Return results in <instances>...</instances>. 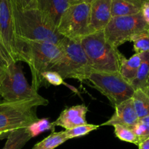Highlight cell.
I'll use <instances>...</instances> for the list:
<instances>
[{"mask_svg":"<svg viewBox=\"0 0 149 149\" xmlns=\"http://www.w3.org/2000/svg\"><path fill=\"white\" fill-rule=\"evenodd\" d=\"M0 97L7 103H18L42 96L28 83L20 64L13 63L5 70L0 83Z\"/></svg>","mask_w":149,"mask_h":149,"instance_id":"obj_7","label":"cell"},{"mask_svg":"<svg viewBox=\"0 0 149 149\" xmlns=\"http://www.w3.org/2000/svg\"><path fill=\"white\" fill-rule=\"evenodd\" d=\"M136 136L138 137L139 143L149 138V115L138 119L136 125L132 127Z\"/></svg>","mask_w":149,"mask_h":149,"instance_id":"obj_25","label":"cell"},{"mask_svg":"<svg viewBox=\"0 0 149 149\" xmlns=\"http://www.w3.org/2000/svg\"><path fill=\"white\" fill-rule=\"evenodd\" d=\"M142 6L132 0H111V16L132 15L141 13Z\"/></svg>","mask_w":149,"mask_h":149,"instance_id":"obj_16","label":"cell"},{"mask_svg":"<svg viewBox=\"0 0 149 149\" xmlns=\"http://www.w3.org/2000/svg\"><path fill=\"white\" fill-rule=\"evenodd\" d=\"M141 13L143 17V20H145L148 27H149V0L143 4Z\"/></svg>","mask_w":149,"mask_h":149,"instance_id":"obj_29","label":"cell"},{"mask_svg":"<svg viewBox=\"0 0 149 149\" xmlns=\"http://www.w3.org/2000/svg\"><path fill=\"white\" fill-rule=\"evenodd\" d=\"M139 149H149V138L138 144Z\"/></svg>","mask_w":149,"mask_h":149,"instance_id":"obj_30","label":"cell"},{"mask_svg":"<svg viewBox=\"0 0 149 149\" xmlns=\"http://www.w3.org/2000/svg\"><path fill=\"white\" fill-rule=\"evenodd\" d=\"M87 109L84 104L77 105L64 109L58 119L53 122L55 127H61L65 130L87 124L86 119Z\"/></svg>","mask_w":149,"mask_h":149,"instance_id":"obj_13","label":"cell"},{"mask_svg":"<svg viewBox=\"0 0 149 149\" xmlns=\"http://www.w3.org/2000/svg\"><path fill=\"white\" fill-rule=\"evenodd\" d=\"M132 1H135V2L137 3V4H140V5L142 6L143 4V3H145L146 1H148V0H132Z\"/></svg>","mask_w":149,"mask_h":149,"instance_id":"obj_35","label":"cell"},{"mask_svg":"<svg viewBox=\"0 0 149 149\" xmlns=\"http://www.w3.org/2000/svg\"><path fill=\"white\" fill-rule=\"evenodd\" d=\"M143 91L145 92V93H146V94L149 96V79H148V81H147L145 87H144V88L143 89Z\"/></svg>","mask_w":149,"mask_h":149,"instance_id":"obj_33","label":"cell"},{"mask_svg":"<svg viewBox=\"0 0 149 149\" xmlns=\"http://www.w3.org/2000/svg\"><path fill=\"white\" fill-rule=\"evenodd\" d=\"M0 39L15 62H27V42L17 31L13 0H0Z\"/></svg>","mask_w":149,"mask_h":149,"instance_id":"obj_5","label":"cell"},{"mask_svg":"<svg viewBox=\"0 0 149 149\" xmlns=\"http://www.w3.org/2000/svg\"><path fill=\"white\" fill-rule=\"evenodd\" d=\"M114 109V113L111 117L102 124L101 126L120 125L132 129L137 124L139 118L135 112L132 97L116 106Z\"/></svg>","mask_w":149,"mask_h":149,"instance_id":"obj_12","label":"cell"},{"mask_svg":"<svg viewBox=\"0 0 149 149\" xmlns=\"http://www.w3.org/2000/svg\"><path fill=\"white\" fill-rule=\"evenodd\" d=\"M13 103H7V102L4 101V100H3L2 99H1V100H0V110L7 107V106H10V105L13 104Z\"/></svg>","mask_w":149,"mask_h":149,"instance_id":"obj_31","label":"cell"},{"mask_svg":"<svg viewBox=\"0 0 149 149\" xmlns=\"http://www.w3.org/2000/svg\"><path fill=\"white\" fill-rule=\"evenodd\" d=\"M13 63H15L3 45L0 39V67L4 70L7 69V67Z\"/></svg>","mask_w":149,"mask_h":149,"instance_id":"obj_27","label":"cell"},{"mask_svg":"<svg viewBox=\"0 0 149 149\" xmlns=\"http://www.w3.org/2000/svg\"><path fill=\"white\" fill-rule=\"evenodd\" d=\"M63 52L49 71L59 74L63 79H75L83 82L87 81L93 71L79 40L65 38L62 43Z\"/></svg>","mask_w":149,"mask_h":149,"instance_id":"obj_3","label":"cell"},{"mask_svg":"<svg viewBox=\"0 0 149 149\" xmlns=\"http://www.w3.org/2000/svg\"><path fill=\"white\" fill-rule=\"evenodd\" d=\"M48 103L49 101L42 96L39 98L15 103L0 110V134L29 127L39 120L36 115L37 107L47 106Z\"/></svg>","mask_w":149,"mask_h":149,"instance_id":"obj_6","label":"cell"},{"mask_svg":"<svg viewBox=\"0 0 149 149\" xmlns=\"http://www.w3.org/2000/svg\"><path fill=\"white\" fill-rule=\"evenodd\" d=\"M14 7L17 31L22 39L46 42L61 45L64 37L57 27L36 8L19 10Z\"/></svg>","mask_w":149,"mask_h":149,"instance_id":"obj_1","label":"cell"},{"mask_svg":"<svg viewBox=\"0 0 149 149\" xmlns=\"http://www.w3.org/2000/svg\"><path fill=\"white\" fill-rule=\"evenodd\" d=\"M15 8L19 10H25L36 8V0H13Z\"/></svg>","mask_w":149,"mask_h":149,"instance_id":"obj_28","label":"cell"},{"mask_svg":"<svg viewBox=\"0 0 149 149\" xmlns=\"http://www.w3.org/2000/svg\"><path fill=\"white\" fill-rule=\"evenodd\" d=\"M10 132L9 133H2V134H0V140H3L4 138H7L8 137V135H10Z\"/></svg>","mask_w":149,"mask_h":149,"instance_id":"obj_36","label":"cell"},{"mask_svg":"<svg viewBox=\"0 0 149 149\" xmlns=\"http://www.w3.org/2000/svg\"><path fill=\"white\" fill-rule=\"evenodd\" d=\"M147 27L141 13H139L132 15L112 17L103 33L107 42L118 48L125 42H130L132 36Z\"/></svg>","mask_w":149,"mask_h":149,"instance_id":"obj_10","label":"cell"},{"mask_svg":"<svg viewBox=\"0 0 149 149\" xmlns=\"http://www.w3.org/2000/svg\"><path fill=\"white\" fill-rule=\"evenodd\" d=\"M26 41L27 42L26 63L29 64L31 73V87L38 91L45 84L42 79V74L49 71L53 64L59 59L63 52V46L62 44L58 45L50 42Z\"/></svg>","mask_w":149,"mask_h":149,"instance_id":"obj_4","label":"cell"},{"mask_svg":"<svg viewBox=\"0 0 149 149\" xmlns=\"http://www.w3.org/2000/svg\"><path fill=\"white\" fill-rule=\"evenodd\" d=\"M71 4V0H36V8L57 27L62 15Z\"/></svg>","mask_w":149,"mask_h":149,"instance_id":"obj_14","label":"cell"},{"mask_svg":"<svg viewBox=\"0 0 149 149\" xmlns=\"http://www.w3.org/2000/svg\"><path fill=\"white\" fill-rule=\"evenodd\" d=\"M72 4H79V3H83V2H87L90 3L93 0H71Z\"/></svg>","mask_w":149,"mask_h":149,"instance_id":"obj_32","label":"cell"},{"mask_svg":"<svg viewBox=\"0 0 149 149\" xmlns=\"http://www.w3.org/2000/svg\"><path fill=\"white\" fill-rule=\"evenodd\" d=\"M132 103L138 118L149 115V96L141 89L135 90L132 97Z\"/></svg>","mask_w":149,"mask_h":149,"instance_id":"obj_20","label":"cell"},{"mask_svg":"<svg viewBox=\"0 0 149 149\" xmlns=\"http://www.w3.org/2000/svg\"><path fill=\"white\" fill-rule=\"evenodd\" d=\"M111 0H93L90 7L92 32L103 31L111 19Z\"/></svg>","mask_w":149,"mask_h":149,"instance_id":"obj_11","label":"cell"},{"mask_svg":"<svg viewBox=\"0 0 149 149\" xmlns=\"http://www.w3.org/2000/svg\"><path fill=\"white\" fill-rule=\"evenodd\" d=\"M99 127H100L99 125H93V124H86V125L75 127L72 129L67 130H65V132L68 140H70L88 135L90 132L98 129Z\"/></svg>","mask_w":149,"mask_h":149,"instance_id":"obj_24","label":"cell"},{"mask_svg":"<svg viewBox=\"0 0 149 149\" xmlns=\"http://www.w3.org/2000/svg\"><path fill=\"white\" fill-rule=\"evenodd\" d=\"M90 3L70 5L61 16L57 26L58 33L70 40H81L92 33L90 23Z\"/></svg>","mask_w":149,"mask_h":149,"instance_id":"obj_9","label":"cell"},{"mask_svg":"<svg viewBox=\"0 0 149 149\" xmlns=\"http://www.w3.org/2000/svg\"><path fill=\"white\" fill-rule=\"evenodd\" d=\"M1 97H0V100H1Z\"/></svg>","mask_w":149,"mask_h":149,"instance_id":"obj_37","label":"cell"},{"mask_svg":"<svg viewBox=\"0 0 149 149\" xmlns=\"http://www.w3.org/2000/svg\"><path fill=\"white\" fill-rule=\"evenodd\" d=\"M93 71L119 72L124 55L105 38L103 31L93 32L80 40Z\"/></svg>","mask_w":149,"mask_h":149,"instance_id":"obj_2","label":"cell"},{"mask_svg":"<svg viewBox=\"0 0 149 149\" xmlns=\"http://www.w3.org/2000/svg\"><path fill=\"white\" fill-rule=\"evenodd\" d=\"M113 127H114L115 135L119 140L125 142L135 144L137 146L139 144L138 137L136 136L132 129L120 125H115Z\"/></svg>","mask_w":149,"mask_h":149,"instance_id":"obj_22","label":"cell"},{"mask_svg":"<svg viewBox=\"0 0 149 149\" xmlns=\"http://www.w3.org/2000/svg\"><path fill=\"white\" fill-rule=\"evenodd\" d=\"M149 79V51L141 52V63L135 79L131 83L134 90L145 87Z\"/></svg>","mask_w":149,"mask_h":149,"instance_id":"obj_18","label":"cell"},{"mask_svg":"<svg viewBox=\"0 0 149 149\" xmlns=\"http://www.w3.org/2000/svg\"><path fill=\"white\" fill-rule=\"evenodd\" d=\"M42 79L45 83L54 86H59L64 84L63 79L59 74L53 71H47L42 74Z\"/></svg>","mask_w":149,"mask_h":149,"instance_id":"obj_26","label":"cell"},{"mask_svg":"<svg viewBox=\"0 0 149 149\" xmlns=\"http://www.w3.org/2000/svg\"><path fill=\"white\" fill-rule=\"evenodd\" d=\"M68 140L65 131L55 132L52 131L50 135L35 144L32 149H55Z\"/></svg>","mask_w":149,"mask_h":149,"instance_id":"obj_19","label":"cell"},{"mask_svg":"<svg viewBox=\"0 0 149 149\" xmlns=\"http://www.w3.org/2000/svg\"><path fill=\"white\" fill-rule=\"evenodd\" d=\"M55 127L54 126L52 122H51L48 119L45 118V119H39V120L32 124L27 128L32 138H33V137L39 135V134H42L45 131H55Z\"/></svg>","mask_w":149,"mask_h":149,"instance_id":"obj_23","label":"cell"},{"mask_svg":"<svg viewBox=\"0 0 149 149\" xmlns=\"http://www.w3.org/2000/svg\"><path fill=\"white\" fill-rule=\"evenodd\" d=\"M31 138L27 127L17 129L10 132L1 149H21Z\"/></svg>","mask_w":149,"mask_h":149,"instance_id":"obj_17","label":"cell"},{"mask_svg":"<svg viewBox=\"0 0 149 149\" xmlns=\"http://www.w3.org/2000/svg\"><path fill=\"white\" fill-rule=\"evenodd\" d=\"M87 81L93 87L106 96L113 108L132 97L135 90L119 72L93 71Z\"/></svg>","mask_w":149,"mask_h":149,"instance_id":"obj_8","label":"cell"},{"mask_svg":"<svg viewBox=\"0 0 149 149\" xmlns=\"http://www.w3.org/2000/svg\"><path fill=\"white\" fill-rule=\"evenodd\" d=\"M141 63V53H135L129 59L122 58L119 73L125 81L131 84L138 71Z\"/></svg>","mask_w":149,"mask_h":149,"instance_id":"obj_15","label":"cell"},{"mask_svg":"<svg viewBox=\"0 0 149 149\" xmlns=\"http://www.w3.org/2000/svg\"><path fill=\"white\" fill-rule=\"evenodd\" d=\"M130 42H133L135 53L149 51V27L132 36Z\"/></svg>","mask_w":149,"mask_h":149,"instance_id":"obj_21","label":"cell"},{"mask_svg":"<svg viewBox=\"0 0 149 149\" xmlns=\"http://www.w3.org/2000/svg\"><path fill=\"white\" fill-rule=\"evenodd\" d=\"M4 73H5V70H4L1 67H0V83H1L3 77H4Z\"/></svg>","mask_w":149,"mask_h":149,"instance_id":"obj_34","label":"cell"}]
</instances>
